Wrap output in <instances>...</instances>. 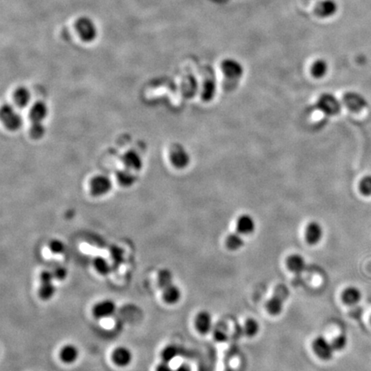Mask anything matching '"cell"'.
Masks as SVG:
<instances>
[{
    "label": "cell",
    "mask_w": 371,
    "mask_h": 371,
    "mask_svg": "<svg viewBox=\"0 0 371 371\" xmlns=\"http://www.w3.org/2000/svg\"><path fill=\"white\" fill-rule=\"evenodd\" d=\"M289 289L284 284H279L274 289L271 298L265 303V309L271 316H279L283 312L285 301L289 297Z\"/></svg>",
    "instance_id": "obj_1"
},
{
    "label": "cell",
    "mask_w": 371,
    "mask_h": 371,
    "mask_svg": "<svg viewBox=\"0 0 371 371\" xmlns=\"http://www.w3.org/2000/svg\"><path fill=\"white\" fill-rule=\"evenodd\" d=\"M317 108L325 115L333 116L341 111V103L331 93H324L317 100Z\"/></svg>",
    "instance_id": "obj_2"
},
{
    "label": "cell",
    "mask_w": 371,
    "mask_h": 371,
    "mask_svg": "<svg viewBox=\"0 0 371 371\" xmlns=\"http://www.w3.org/2000/svg\"><path fill=\"white\" fill-rule=\"evenodd\" d=\"M312 349L315 354L323 361L331 360L335 352L332 343L324 336H317L313 341Z\"/></svg>",
    "instance_id": "obj_3"
},
{
    "label": "cell",
    "mask_w": 371,
    "mask_h": 371,
    "mask_svg": "<svg viewBox=\"0 0 371 371\" xmlns=\"http://www.w3.org/2000/svg\"><path fill=\"white\" fill-rule=\"evenodd\" d=\"M171 164L178 170L187 167L191 161L189 153L182 145H174L170 151Z\"/></svg>",
    "instance_id": "obj_4"
},
{
    "label": "cell",
    "mask_w": 371,
    "mask_h": 371,
    "mask_svg": "<svg viewBox=\"0 0 371 371\" xmlns=\"http://www.w3.org/2000/svg\"><path fill=\"white\" fill-rule=\"evenodd\" d=\"M224 77L230 81L237 83L243 77L244 69L243 64L237 59H226L221 64Z\"/></svg>",
    "instance_id": "obj_5"
},
{
    "label": "cell",
    "mask_w": 371,
    "mask_h": 371,
    "mask_svg": "<svg viewBox=\"0 0 371 371\" xmlns=\"http://www.w3.org/2000/svg\"><path fill=\"white\" fill-rule=\"evenodd\" d=\"M89 193L93 196L105 195L112 188L111 181L104 176H95L89 180L88 183Z\"/></svg>",
    "instance_id": "obj_6"
},
{
    "label": "cell",
    "mask_w": 371,
    "mask_h": 371,
    "mask_svg": "<svg viewBox=\"0 0 371 371\" xmlns=\"http://www.w3.org/2000/svg\"><path fill=\"white\" fill-rule=\"evenodd\" d=\"M343 104L351 111L361 112L368 106V102L363 95L355 91H350L344 95Z\"/></svg>",
    "instance_id": "obj_7"
},
{
    "label": "cell",
    "mask_w": 371,
    "mask_h": 371,
    "mask_svg": "<svg viewBox=\"0 0 371 371\" xmlns=\"http://www.w3.org/2000/svg\"><path fill=\"white\" fill-rule=\"evenodd\" d=\"M1 120L4 126L11 131L17 130L22 126V119L11 106L6 105L1 110Z\"/></svg>",
    "instance_id": "obj_8"
},
{
    "label": "cell",
    "mask_w": 371,
    "mask_h": 371,
    "mask_svg": "<svg viewBox=\"0 0 371 371\" xmlns=\"http://www.w3.org/2000/svg\"><path fill=\"white\" fill-rule=\"evenodd\" d=\"M324 230L321 224L316 221L308 223L305 229V240L308 244L314 246L318 244L323 238Z\"/></svg>",
    "instance_id": "obj_9"
},
{
    "label": "cell",
    "mask_w": 371,
    "mask_h": 371,
    "mask_svg": "<svg viewBox=\"0 0 371 371\" xmlns=\"http://www.w3.org/2000/svg\"><path fill=\"white\" fill-rule=\"evenodd\" d=\"M256 223L254 218L249 214H243L238 218L237 221V229L238 232L243 235H249L255 231Z\"/></svg>",
    "instance_id": "obj_10"
},
{
    "label": "cell",
    "mask_w": 371,
    "mask_h": 371,
    "mask_svg": "<svg viewBox=\"0 0 371 371\" xmlns=\"http://www.w3.org/2000/svg\"><path fill=\"white\" fill-rule=\"evenodd\" d=\"M115 303L111 300H104L100 301L93 307L92 313L95 318H106L115 313Z\"/></svg>",
    "instance_id": "obj_11"
},
{
    "label": "cell",
    "mask_w": 371,
    "mask_h": 371,
    "mask_svg": "<svg viewBox=\"0 0 371 371\" xmlns=\"http://www.w3.org/2000/svg\"><path fill=\"white\" fill-rule=\"evenodd\" d=\"M285 265L289 271L295 274H301L306 268V260L301 254H292L285 260Z\"/></svg>",
    "instance_id": "obj_12"
},
{
    "label": "cell",
    "mask_w": 371,
    "mask_h": 371,
    "mask_svg": "<svg viewBox=\"0 0 371 371\" xmlns=\"http://www.w3.org/2000/svg\"><path fill=\"white\" fill-rule=\"evenodd\" d=\"M195 327L201 334H207L212 328V317L207 311H200L195 317Z\"/></svg>",
    "instance_id": "obj_13"
},
{
    "label": "cell",
    "mask_w": 371,
    "mask_h": 371,
    "mask_svg": "<svg viewBox=\"0 0 371 371\" xmlns=\"http://www.w3.org/2000/svg\"><path fill=\"white\" fill-rule=\"evenodd\" d=\"M338 11V5L334 0H321L315 8V12L319 17H332Z\"/></svg>",
    "instance_id": "obj_14"
},
{
    "label": "cell",
    "mask_w": 371,
    "mask_h": 371,
    "mask_svg": "<svg viewBox=\"0 0 371 371\" xmlns=\"http://www.w3.org/2000/svg\"><path fill=\"white\" fill-rule=\"evenodd\" d=\"M132 354L131 351L124 346L117 347L112 353V360L117 366L125 367L131 363Z\"/></svg>",
    "instance_id": "obj_15"
},
{
    "label": "cell",
    "mask_w": 371,
    "mask_h": 371,
    "mask_svg": "<svg viewBox=\"0 0 371 371\" xmlns=\"http://www.w3.org/2000/svg\"><path fill=\"white\" fill-rule=\"evenodd\" d=\"M362 298L361 290L355 286H348L342 291L341 293V300L344 303L348 306H355L358 305Z\"/></svg>",
    "instance_id": "obj_16"
},
{
    "label": "cell",
    "mask_w": 371,
    "mask_h": 371,
    "mask_svg": "<svg viewBox=\"0 0 371 371\" xmlns=\"http://www.w3.org/2000/svg\"><path fill=\"white\" fill-rule=\"evenodd\" d=\"M162 299L167 305H176L182 297V291L176 285H168L162 289Z\"/></svg>",
    "instance_id": "obj_17"
},
{
    "label": "cell",
    "mask_w": 371,
    "mask_h": 371,
    "mask_svg": "<svg viewBox=\"0 0 371 371\" xmlns=\"http://www.w3.org/2000/svg\"><path fill=\"white\" fill-rule=\"evenodd\" d=\"M48 109L43 103H37L31 107L28 112V117L32 123H42L47 117Z\"/></svg>",
    "instance_id": "obj_18"
},
{
    "label": "cell",
    "mask_w": 371,
    "mask_h": 371,
    "mask_svg": "<svg viewBox=\"0 0 371 371\" xmlns=\"http://www.w3.org/2000/svg\"><path fill=\"white\" fill-rule=\"evenodd\" d=\"M30 93L28 91V89L25 88H18L15 89L12 94V100L14 103L15 105L19 108H24L29 104L30 102Z\"/></svg>",
    "instance_id": "obj_19"
},
{
    "label": "cell",
    "mask_w": 371,
    "mask_h": 371,
    "mask_svg": "<svg viewBox=\"0 0 371 371\" xmlns=\"http://www.w3.org/2000/svg\"><path fill=\"white\" fill-rule=\"evenodd\" d=\"M79 352L73 345H66L63 346L59 352V357L64 363H73L78 359Z\"/></svg>",
    "instance_id": "obj_20"
},
{
    "label": "cell",
    "mask_w": 371,
    "mask_h": 371,
    "mask_svg": "<svg viewBox=\"0 0 371 371\" xmlns=\"http://www.w3.org/2000/svg\"><path fill=\"white\" fill-rule=\"evenodd\" d=\"M225 245H226L227 249L231 251H237V250L242 249L244 245L243 234H240L239 232L229 234L225 240Z\"/></svg>",
    "instance_id": "obj_21"
},
{
    "label": "cell",
    "mask_w": 371,
    "mask_h": 371,
    "mask_svg": "<svg viewBox=\"0 0 371 371\" xmlns=\"http://www.w3.org/2000/svg\"><path fill=\"white\" fill-rule=\"evenodd\" d=\"M328 72V64L325 59H319L314 62L311 66V74L317 79L323 78Z\"/></svg>",
    "instance_id": "obj_22"
},
{
    "label": "cell",
    "mask_w": 371,
    "mask_h": 371,
    "mask_svg": "<svg viewBox=\"0 0 371 371\" xmlns=\"http://www.w3.org/2000/svg\"><path fill=\"white\" fill-rule=\"evenodd\" d=\"M217 93V84L215 79H207L203 84L202 89V99L206 102H210L215 97Z\"/></svg>",
    "instance_id": "obj_23"
},
{
    "label": "cell",
    "mask_w": 371,
    "mask_h": 371,
    "mask_svg": "<svg viewBox=\"0 0 371 371\" xmlns=\"http://www.w3.org/2000/svg\"><path fill=\"white\" fill-rule=\"evenodd\" d=\"M243 332L249 338H253L260 332V324L255 319L249 318L244 322Z\"/></svg>",
    "instance_id": "obj_24"
},
{
    "label": "cell",
    "mask_w": 371,
    "mask_h": 371,
    "mask_svg": "<svg viewBox=\"0 0 371 371\" xmlns=\"http://www.w3.org/2000/svg\"><path fill=\"white\" fill-rule=\"evenodd\" d=\"M56 292V287L53 282L41 283L39 289V296L42 300H49L52 298Z\"/></svg>",
    "instance_id": "obj_25"
},
{
    "label": "cell",
    "mask_w": 371,
    "mask_h": 371,
    "mask_svg": "<svg viewBox=\"0 0 371 371\" xmlns=\"http://www.w3.org/2000/svg\"><path fill=\"white\" fill-rule=\"evenodd\" d=\"M124 162L126 167L130 170H134V171H139L142 166L140 156L134 152H129L126 154L124 157Z\"/></svg>",
    "instance_id": "obj_26"
},
{
    "label": "cell",
    "mask_w": 371,
    "mask_h": 371,
    "mask_svg": "<svg viewBox=\"0 0 371 371\" xmlns=\"http://www.w3.org/2000/svg\"><path fill=\"white\" fill-rule=\"evenodd\" d=\"M93 264H94L95 270L102 275H108L111 271L110 265L108 262V260L104 257H95L93 260Z\"/></svg>",
    "instance_id": "obj_27"
},
{
    "label": "cell",
    "mask_w": 371,
    "mask_h": 371,
    "mask_svg": "<svg viewBox=\"0 0 371 371\" xmlns=\"http://www.w3.org/2000/svg\"><path fill=\"white\" fill-rule=\"evenodd\" d=\"M172 284H174L173 275L171 274V272L167 269L161 270L158 274V285L161 290Z\"/></svg>",
    "instance_id": "obj_28"
},
{
    "label": "cell",
    "mask_w": 371,
    "mask_h": 371,
    "mask_svg": "<svg viewBox=\"0 0 371 371\" xmlns=\"http://www.w3.org/2000/svg\"><path fill=\"white\" fill-rule=\"evenodd\" d=\"M177 355H178V348L176 346L171 345V346H166L164 349L162 350L161 357H162L163 362L170 363L171 361L176 358Z\"/></svg>",
    "instance_id": "obj_29"
},
{
    "label": "cell",
    "mask_w": 371,
    "mask_h": 371,
    "mask_svg": "<svg viewBox=\"0 0 371 371\" xmlns=\"http://www.w3.org/2000/svg\"><path fill=\"white\" fill-rule=\"evenodd\" d=\"M347 341H347L346 335L341 333V334L336 336L332 340L331 343H332V347H333L335 352H341V351L346 348V346H347Z\"/></svg>",
    "instance_id": "obj_30"
},
{
    "label": "cell",
    "mask_w": 371,
    "mask_h": 371,
    "mask_svg": "<svg viewBox=\"0 0 371 371\" xmlns=\"http://www.w3.org/2000/svg\"><path fill=\"white\" fill-rule=\"evenodd\" d=\"M359 190L364 196H371V176H366L361 180Z\"/></svg>",
    "instance_id": "obj_31"
},
{
    "label": "cell",
    "mask_w": 371,
    "mask_h": 371,
    "mask_svg": "<svg viewBox=\"0 0 371 371\" xmlns=\"http://www.w3.org/2000/svg\"><path fill=\"white\" fill-rule=\"evenodd\" d=\"M64 249H65V247H64V243L59 240H53L49 243V249L53 254H63Z\"/></svg>",
    "instance_id": "obj_32"
},
{
    "label": "cell",
    "mask_w": 371,
    "mask_h": 371,
    "mask_svg": "<svg viewBox=\"0 0 371 371\" xmlns=\"http://www.w3.org/2000/svg\"><path fill=\"white\" fill-rule=\"evenodd\" d=\"M32 127L30 128V136L33 139H39L44 133V128L42 123H32Z\"/></svg>",
    "instance_id": "obj_33"
},
{
    "label": "cell",
    "mask_w": 371,
    "mask_h": 371,
    "mask_svg": "<svg viewBox=\"0 0 371 371\" xmlns=\"http://www.w3.org/2000/svg\"><path fill=\"white\" fill-rule=\"evenodd\" d=\"M349 314L352 318L355 319V320H360L362 316H363V308L358 305L352 306V310H350Z\"/></svg>",
    "instance_id": "obj_34"
},
{
    "label": "cell",
    "mask_w": 371,
    "mask_h": 371,
    "mask_svg": "<svg viewBox=\"0 0 371 371\" xmlns=\"http://www.w3.org/2000/svg\"><path fill=\"white\" fill-rule=\"evenodd\" d=\"M53 274L57 280H64L67 277V270L64 267H57L53 270Z\"/></svg>",
    "instance_id": "obj_35"
},
{
    "label": "cell",
    "mask_w": 371,
    "mask_h": 371,
    "mask_svg": "<svg viewBox=\"0 0 371 371\" xmlns=\"http://www.w3.org/2000/svg\"><path fill=\"white\" fill-rule=\"evenodd\" d=\"M215 338L218 341H225L227 338L226 332L223 329L215 330Z\"/></svg>",
    "instance_id": "obj_36"
},
{
    "label": "cell",
    "mask_w": 371,
    "mask_h": 371,
    "mask_svg": "<svg viewBox=\"0 0 371 371\" xmlns=\"http://www.w3.org/2000/svg\"><path fill=\"white\" fill-rule=\"evenodd\" d=\"M156 371H175L173 368H171L168 363L163 362L156 366Z\"/></svg>",
    "instance_id": "obj_37"
},
{
    "label": "cell",
    "mask_w": 371,
    "mask_h": 371,
    "mask_svg": "<svg viewBox=\"0 0 371 371\" xmlns=\"http://www.w3.org/2000/svg\"><path fill=\"white\" fill-rule=\"evenodd\" d=\"M176 371H192V369H191V367L187 363H182V364L179 366L178 368H176Z\"/></svg>",
    "instance_id": "obj_38"
},
{
    "label": "cell",
    "mask_w": 371,
    "mask_h": 371,
    "mask_svg": "<svg viewBox=\"0 0 371 371\" xmlns=\"http://www.w3.org/2000/svg\"><path fill=\"white\" fill-rule=\"evenodd\" d=\"M370 324H371V317H370Z\"/></svg>",
    "instance_id": "obj_39"
}]
</instances>
